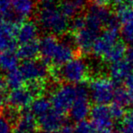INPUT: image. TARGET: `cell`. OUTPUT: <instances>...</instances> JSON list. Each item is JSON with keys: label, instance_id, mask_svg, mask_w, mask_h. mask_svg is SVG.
<instances>
[{"label": "cell", "instance_id": "obj_42", "mask_svg": "<svg viewBox=\"0 0 133 133\" xmlns=\"http://www.w3.org/2000/svg\"><path fill=\"white\" fill-rule=\"evenodd\" d=\"M1 54H2V53H1V52H0V55H1Z\"/></svg>", "mask_w": 133, "mask_h": 133}, {"label": "cell", "instance_id": "obj_24", "mask_svg": "<svg viewBox=\"0 0 133 133\" xmlns=\"http://www.w3.org/2000/svg\"><path fill=\"white\" fill-rule=\"evenodd\" d=\"M5 81L7 85V88L10 89L11 91L21 89V88H23L24 83L25 82L19 69H16V70L6 74Z\"/></svg>", "mask_w": 133, "mask_h": 133}, {"label": "cell", "instance_id": "obj_7", "mask_svg": "<svg viewBox=\"0 0 133 133\" xmlns=\"http://www.w3.org/2000/svg\"><path fill=\"white\" fill-rule=\"evenodd\" d=\"M18 69L21 72L25 81L29 84L35 82H44L49 75L48 64L43 60L25 61L20 65Z\"/></svg>", "mask_w": 133, "mask_h": 133}, {"label": "cell", "instance_id": "obj_11", "mask_svg": "<svg viewBox=\"0 0 133 133\" xmlns=\"http://www.w3.org/2000/svg\"><path fill=\"white\" fill-rule=\"evenodd\" d=\"M11 18L14 22L27 21L35 11V0H11Z\"/></svg>", "mask_w": 133, "mask_h": 133}, {"label": "cell", "instance_id": "obj_41", "mask_svg": "<svg viewBox=\"0 0 133 133\" xmlns=\"http://www.w3.org/2000/svg\"><path fill=\"white\" fill-rule=\"evenodd\" d=\"M1 105H2V103L0 102V111H1V110H2V107H1Z\"/></svg>", "mask_w": 133, "mask_h": 133}, {"label": "cell", "instance_id": "obj_25", "mask_svg": "<svg viewBox=\"0 0 133 133\" xmlns=\"http://www.w3.org/2000/svg\"><path fill=\"white\" fill-rule=\"evenodd\" d=\"M116 18L122 25L133 20V6L128 4H119L116 7Z\"/></svg>", "mask_w": 133, "mask_h": 133}, {"label": "cell", "instance_id": "obj_1", "mask_svg": "<svg viewBox=\"0 0 133 133\" xmlns=\"http://www.w3.org/2000/svg\"><path fill=\"white\" fill-rule=\"evenodd\" d=\"M36 23L47 35H62L70 27L68 18L54 4H43L36 13Z\"/></svg>", "mask_w": 133, "mask_h": 133}, {"label": "cell", "instance_id": "obj_16", "mask_svg": "<svg viewBox=\"0 0 133 133\" xmlns=\"http://www.w3.org/2000/svg\"><path fill=\"white\" fill-rule=\"evenodd\" d=\"M109 72L110 80L117 85L121 82H125L129 76L131 75L133 67L124 59L122 61L111 63L109 69Z\"/></svg>", "mask_w": 133, "mask_h": 133}, {"label": "cell", "instance_id": "obj_9", "mask_svg": "<svg viewBox=\"0 0 133 133\" xmlns=\"http://www.w3.org/2000/svg\"><path fill=\"white\" fill-rule=\"evenodd\" d=\"M17 26L12 20H0V52L14 51L16 46Z\"/></svg>", "mask_w": 133, "mask_h": 133}, {"label": "cell", "instance_id": "obj_2", "mask_svg": "<svg viewBox=\"0 0 133 133\" xmlns=\"http://www.w3.org/2000/svg\"><path fill=\"white\" fill-rule=\"evenodd\" d=\"M51 74L55 80L63 81L66 83L78 85L83 84L89 76V69L84 59L74 57L60 67L54 66Z\"/></svg>", "mask_w": 133, "mask_h": 133}, {"label": "cell", "instance_id": "obj_3", "mask_svg": "<svg viewBox=\"0 0 133 133\" xmlns=\"http://www.w3.org/2000/svg\"><path fill=\"white\" fill-rule=\"evenodd\" d=\"M117 87L115 83L107 77H97L89 82V91L91 98L97 105H107L112 103L114 92Z\"/></svg>", "mask_w": 133, "mask_h": 133}, {"label": "cell", "instance_id": "obj_13", "mask_svg": "<svg viewBox=\"0 0 133 133\" xmlns=\"http://www.w3.org/2000/svg\"><path fill=\"white\" fill-rule=\"evenodd\" d=\"M100 32L95 31L86 25L85 28L76 32L74 36V44L82 54H89L92 52V48L99 37Z\"/></svg>", "mask_w": 133, "mask_h": 133}, {"label": "cell", "instance_id": "obj_19", "mask_svg": "<svg viewBox=\"0 0 133 133\" xmlns=\"http://www.w3.org/2000/svg\"><path fill=\"white\" fill-rule=\"evenodd\" d=\"M16 54H17L18 58L23 60L24 62L35 60L37 55L40 54L39 43L35 41V42L20 44L17 51H16Z\"/></svg>", "mask_w": 133, "mask_h": 133}, {"label": "cell", "instance_id": "obj_10", "mask_svg": "<svg viewBox=\"0 0 133 133\" xmlns=\"http://www.w3.org/2000/svg\"><path fill=\"white\" fill-rule=\"evenodd\" d=\"M63 113L55 110H51L48 113L38 118V127L43 133H56L65 125Z\"/></svg>", "mask_w": 133, "mask_h": 133}, {"label": "cell", "instance_id": "obj_26", "mask_svg": "<svg viewBox=\"0 0 133 133\" xmlns=\"http://www.w3.org/2000/svg\"><path fill=\"white\" fill-rule=\"evenodd\" d=\"M121 36L125 44L133 47V20L122 25L121 28Z\"/></svg>", "mask_w": 133, "mask_h": 133}, {"label": "cell", "instance_id": "obj_40", "mask_svg": "<svg viewBox=\"0 0 133 133\" xmlns=\"http://www.w3.org/2000/svg\"><path fill=\"white\" fill-rule=\"evenodd\" d=\"M129 3H130V5H132L133 6V0H129Z\"/></svg>", "mask_w": 133, "mask_h": 133}, {"label": "cell", "instance_id": "obj_38", "mask_svg": "<svg viewBox=\"0 0 133 133\" xmlns=\"http://www.w3.org/2000/svg\"><path fill=\"white\" fill-rule=\"evenodd\" d=\"M123 1H124V0H112V2H113V3L118 4V5H119V4H122Z\"/></svg>", "mask_w": 133, "mask_h": 133}, {"label": "cell", "instance_id": "obj_12", "mask_svg": "<svg viewBox=\"0 0 133 133\" xmlns=\"http://www.w3.org/2000/svg\"><path fill=\"white\" fill-rule=\"evenodd\" d=\"M90 119L98 131L110 130L113 125V119L110 115V109L107 105L95 104L91 108Z\"/></svg>", "mask_w": 133, "mask_h": 133}, {"label": "cell", "instance_id": "obj_14", "mask_svg": "<svg viewBox=\"0 0 133 133\" xmlns=\"http://www.w3.org/2000/svg\"><path fill=\"white\" fill-rule=\"evenodd\" d=\"M34 100L35 95L30 91L28 88H21L11 91L8 93L6 102H8L9 107L19 110L21 109H26L27 107H30Z\"/></svg>", "mask_w": 133, "mask_h": 133}, {"label": "cell", "instance_id": "obj_30", "mask_svg": "<svg viewBox=\"0 0 133 133\" xmlns=\"http://www.w3.org/2000/svg\"><path fill=\"white\" fill-rule=\"evenodd\" d=\"M87 24H86V18L85 16H78L76 17H74V19L72 20V22L70 23V28L76 32H79L82 29L86 27Z\"/></svg>", "mask_w": 133, "mask_h": 133}, {"label": "cell", "instance_id": "obj_39", "mask_svg": "<svg viewBox=\"0 0 133 133\" xmlns=\"http://www.w3.org/2000/svg\"><path fill=\"white\" fill-rule=\"evenodd\" d=\"M13 133H25V132L22 131V130H17V129H15V130H14V132H13Z\"/></svg>", "mask_w": 133, "mask_h": 133}, {"label": "cell", "instance_id": "obj_33", "mask_svg": "<svg viewBox=\"0 0 133 133\" xmlns=\"http://www.w3.org/2000/svg\"><path fill=\"white\" fill-rule=\"evenodd\" d=\"M125 60L133 67V47H130V49L127 50L126 55H125Z\"/></svg>", "mask_w": 133, "mask_h": 133}, {"label": "cell", "instance_id": "obj_6", "mask_svg": "<svg viewBox=\"0 0 133 133\" xmlns=\"http://www.w3.org/2000/svg\"><path fill=\"white\" fill-rule=\"evenodd\" d=\"M77 89V98L74 102L72 108L69 110V115L72 121L75 122H80L90 115L91 108L89 99V88L84 86V84L76 85Z\"/></svg>", "mask_w": 133, "mask_h": 133}, {"label": "cell", "instance_id": "obj_5", "mask_svg": "<svg viewBox=\"0 0 133 133\" xmlns=\"http://www.w3.org/2000/svg\"><path fill=\"white\" fill-rule=\"evenodd\" d=\"M77 98L76 85L65 83L59 86L52 93L51 101L54 110L64 114L72 108L74 102Z\"/></svg>", "mask_w": 133, "mask_h": 133}, {"label": "cell", "instance_id": "obj_31", "mask_svg": "<svg viewBox=\"0 0 133 133\" xmlns=\"http://www.w3.org/2000/svg\"><path fill=\"white\" fill-rule=\"evenodd\" d=\"M11 18V7L9 0H0V20Z\"/></svg>", "mask_w": 133, "mask_h": 133}, {"label": "cell", "instance_id": "obj_8", "mask_svg": "<svg viewBox=\"0 0 133 133\" xmlns=\"http://www.w3.org/2000/svg\"><path fill=\"white\" fill-rule=\"evenodd\" d=\"M114 16L107 6L93 5L86 13V24L88 27L100 32L103 26H108Z\"/></svg>", "mask_w": 133, "mask_h": 133}, {"label": "cell", "instance_id": "obj_36", "mask_svg": "<svg viewBox=\"0 0 133 133\" xmlns=\"http://www.w3.org/2000/svg\"><path fill=\"white\" fill-rule=\"evenodd\" d=\"M37 1L41 2V3L43 4H54L55 1H57V0H37Z\"/></svg>", "mask_w": 133, "mask_h": 133}, {"label": "cell", "instance_id": "obj_4", "mask_svg": "<svg viewBox=\"0 0 133 133\" xmlns=\"http://www.w3.org/2000/svg\"><path fill=\"white\" fill-rule=\"evenodd\" d=\"M119 22L114 16L109 25L105 27L102 33L99 35L92 48V53L97 57L103 58L104 55L117 44L119 41L121 31H119Z\"/></svg>", "mask_w": 133, "mask_h": 133}, {"label": "cell", "instance_id": "obj_37", "mask_svg": "<svg viewBox=\"0 0 133 133\" xmlns=\"http://www.w3.org/2000/svg\"><path fill=\"white\" fill-rule=\"evenodd\" d=\"M97 133H116L112 129H110V130H101V131H98Z\"/></svg>", "mask_w": 133, "mask_h": 133}, {"label": "cell", "instance_id": "obj_27", "mask_svg": "<svg viewBox=\"0 0 133 133\" xmlns=\"http://www.w3.org/2000/svg\"><path fill=\"white\" fill-rule=\"evenodd\" d=\"M119 133H133V108L126 112Z\"/></svg>", "mask_w": 133, "mask_h": 133}, {"label": "cell", "instance_id": "obj_23", "mask_svg": "<svg viewBox=\"0 0 133 133\" xmlns=\"http://www.w3.org/2000/svg\"><path fill=\"white\" fill-rule=\"evenodd\" d=\"M127 50L128 49H126V46H125L124 43L118 42L117 44L104 55V57L102 58V59L105 62H107V63H110V64L114 63H117V62L122 61V60H124L123 58L126 55Z\"/></svg>", "mask_w": 133, "mask_h": 133}, {"label": "cell", "instance_id": "obj_32", "mask_svg": "<svg viewBox=\"0 0 133 133\" xmlns=\"http://www.w3.org/2000/svg\"><path fill=\"white\" fill-rule=\"evenodd\" d=\"M13 123L4 115H0V133H13Z\"/></svg>", "mask_w": 133, "mask_h": 133}, {"label": "cell", "instance_id": "obj_35", "mask_svg": "<svg viewBox=\"0 0 133 133\" xmlns=\"http://www.w3.org/2000/svg\"><path fill=\"white\" fill-rule=\"evenodd\" d=\"M93 3V5H102V6H106L107 5L110 4L112 0H91Z\"/></svg>", "mask_w": 133, "mask_h": 133}, {"label": "cell", "instance_id": "obj_34", "mask_svg": "<svg viewBox=\"0 0 133 133\" xmlns=\"http://www.w3.org/2000/svg\"><path fill=\"white\" fill-rule=\"evenodd\" d=\"M56 133H74V128H72L71 125H65Z\"/></svg>", "mask_w": 133, "mask_h": 133}, {"label": "cell", "instance_id": "obj_21", "mask_svg": "<svg viewBox=\"0 0 133 133\" xmlns=\"http://www.w3.org/2000/svg\"><path fill=\"white\" fill-rule=\"evenodd\" d=\"M52 103L50 99L44 96H39L34 100L29 110L35 117H42L51 110Z\"/></svg>", "mask_w": 133, "mask_h": 133}, {"label": "cell", "instance_id": "obj_18", "mask_svg": "<svg viewBox=\"0 0 133 133\" xmlns=\"http://www.w3.org/2000/svg\"><path fill=\"white\" fill-rule=\"evenodd\" d=\"M37 127L38 121H36L35 116L30 111V110H25L20 115L16 129L25 133H35Z\"/></svg>", "mask_w": 133, "mask_h": 133}, {"label": "cell", "instance_id": "obj_20", "mask_svg": "<svg viewBox=\"0 0 133 133\" xmlns=\"http://www.w3.org/2000/svg\"><path fill=\"white\" fill-rule=\"evenodd\" d=\"M18 60L19 58L14 51L3 52L0 55V70L6 74L16 70Z\"/></svg>", "mask_w": 133, "mask_h": 133}, {"label": "cell", "instance_id": "obj_15", "mask_svg": "<svg viewBox=\"0 0 133 133\" xmlns=\"http://www.w3.org/2000/svg\"><path fill=\"white\" fill-rule=\"evenodd\" d=\"M39 28L37 23L33 21H25L17 27L16 41L20 44L35 42L39 35Z\"/></svg>", "mask_w": 133, "mask_h": 133}, {"label": "cell", "instance_id": "obj_17", "mask_svg": "<svg viewBox=\"0 0 133 133\" xmlns=\"http://www.w3.org/2000/svg\"><path fill=\"white\" fill-rule=\"evenodd\" d=\"M88 0H62L59 8L67 18H74L85 8Z\"/></svg>", "mask_w": 133, "mask_h": 133}, {"label": "cell", "instance_id": "obj_22", "mask_svg": "<svg viewBox=\"0 0 133 133\" xmlns=\"http://www.w3.org/2000/svg\"><path fill=\"white\" fill-rule=\"evenodd\" d=\"M114 102L124 108L133 106V91L125 86L118 85L114 92Z\"/></svg>", "mask_w": 133, "mask_h": 133}, {"label": "cell", "instance_id": "obj_28", "mask_svg": "<svg viewBox=\"0 0 133 133\" xmlns=\"http://www.w3.org/2000/svg\"><path fill=\"white\" fill-rule=\"evenodd\" d=\"M98 130L91 123V121L84 119L82 121L76 123L74 127V133H97Z\"/></svg>", "mask_w": 133, "mask_h": 133}, {"label": "cell", "instance_id": "obj_29", "mask_svg": "<svg viewBox=\"0 0 133 133\" xmlns=\"http://www.w3.org/2000/svg\"><path fill=\"white\" fill-rule=\"evenodd\" d=\"M109 109H110V115H111L113 121H121V119L123 121L125 115H126V110H125L124 107L114 102L110 104Z\"/></svg>", "mask_w": 133, "mask_h": 133}]
</instances>
